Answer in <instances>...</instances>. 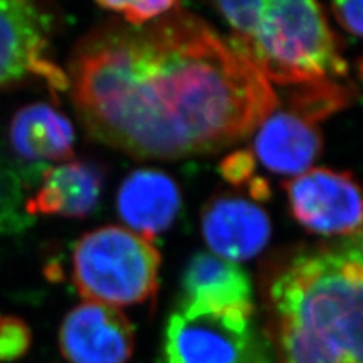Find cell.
Returning a JSON list of instances; mask_svg holds the SVG:
<instances>
[{"instance_id": "8992f818", "label": "cell", "mask_w": 363, "mask_h": 363, "mask_svg": "<svg viewBox=\"0 0 363 363\" xmlns=\"http://www.w3.org/2000/svg\"><path fill=\"white\" fill-rule=\"evenodd\" d=\"M283 188L294 218L309 232L350 235L363 224V189L351 173L313 168Z\"/></svg>"}, {"instance_id": "3957f363", "label": "cell", "mask_w": 363, "mask_h": 363, "mask_svg": "<svg viewBox=\"0 0 363 363\" xmlns=\"http://www.w3.org/2000/svg\"><path fill=\"white\" fill-rule=\"evenodd\" d=\"M227 43L267 81L280 85H304L347 73L324 9L311 0H267L252 37H230Z\"/></svg>"}, {"instance_id": "9a60e30c", "label": "cell", "mask_w": 363, "mask_h": 363, "mask_svg": "<svg viewBox=\"0 0 363 363\" xmlns=\"http://www.w3.org/2000/svg\"><path fill=\"white\" fill-rule=\"evenodd\" d=\"M351 88L340 85L330 79H323L311 84H304L289 97L288 109L298 117L316 124L333 116L339 109L351 104Z\"/></svg>"}, {"instance_id": "52a82bcc", "label": "cell", "mask_w": 363, "mask_h": 363, "mask_svg": "<svg viewBox=\"0 0 363 363\" xmlns=\"http://www.w3.org/2000/svg\"><path fill=\"white\" fill-rule=\"evenodd\" d=\"M52 17L23 0H0V85L29 74L68 88L67 74L49 58Z\"/></svg>"}, {"instance_id": "e0dca14e", "label": "cell", "mask_w": 363, "mask_h": 363, "mask_svg": "<svg viewBox=\"0 0 363 363\" xmlns=\"http://www.w3.org/2000/svg\"><path fill=\"white\" fill-rule=\"evenodd\" d=\"M99 6L118 13L130 26L141 28L157 17H162L172 11L180 8L177 2H164V0H144V2H124V0H105L99 2Z\"/></svg>"}, {"instance_id": "cb8c5ba5", "label": "cell", "mask_w": 363, "mask_h": 363, "mask_svg": "<svg viewBox=\"0 0 363 363\" xmlns=\"http://www.w3.org/2000/svg\"><path fill=\"white\" fill-rule=\"evenodd\" d=\"M362 72H363V64H362Z\"/></svg>"}, {"instance_id": "30bf717a", "label": "cell", "mask_w": 363, "mask_h": 363, "mask_svg": "<svg viewBox=\"0 0 363 363\" xmlns=\"http://www.w3.org/2000/svg\"><path fill=\"white\" fill-rule=\"evenodd\" d=\"M180 304L204 311L253 316V291L247 272L235 262L209 253L189 260L182 277Z\"/></svg>"}, {"instance_id": "277c9868", "label": "cell", "mask_w": 363, "mask_h": 363, "mask_svg": "<svg viewBox=\"0 0 363 363\" xmlns=\"http://www.w3.org/2000/svg\"><path fill=\"white\" fill-rule=\"evenodd\" d=\"M161 255L141 235L120 225L85 233L73 248L72 279L85 301L111 308L153 300Z\"/></svg>"}, {"instance_id": "2e32d148", "label": "cell", "mask_w": 363, "mask_h": 363, "mask_svg": "<svg viewBox=\"0 0 363 363\" xmlns=\"http://www.w3.org/2000/svg\"><path fill=\"white\" fill-rule=\"evenodd\" d=\"M23 186L13 162L0 149V235L25 230L30 217L25 211Z\"/></svg>"}, {"instance_id": "8fae6325", "label": "cell", "mask_w": 363, "mask_h": 363, "mask_svg": "<svg viewBox=\"0 0 363 363\" xmlns=\"http://www.w3.org/2000/svg\"><path fill=\"white\" fill-rule=\"evenodd\" d=\"M180 208L177 184L157 169H136L123 180L117 194L121 220L149 241L173 225Z\"/></svg>"}, {"instance_id": "5bb4252c", "label": "cell", "mask_w": 363, "mask_h": 363, "mask_svg": "<svg viewBox=\"0 0 363 363\" xmlns=\"http://www.w3.org/2000/svg\"><path fill=\"white\" fill-rule=\"evenodd\" d=\"M9 143L14 155L30 164H64L74 155L70 120L48 104H32L16 112L9 126Z\"/></svg>"}, {"instance_id": "5b68a950", "label": "cell", "mask_w": 363, "mask_h": 363, "mask_svg": "<svg viewBox=\"0 0 363 363\" xmlns=\"http://www.w3.org/2000/svg\"><path fill=\"white\" fill-rule=\"evenodd\" d=\"M253 316L179 304L164 332L165 363H268Z\"/></svg>"}, {"instance_id": "6da1fadb", "label": "cell", "mask_w": 363, "mask_h": 363, "mask_svg": "<svg viewBox=\"0 0 363 363\" xmlns=\"http://www.w3.org/2000/svg\"><path fill=\"white\" fill-rule=\"evenodd\" d=\"M65 74L89 135L141 159L221 150L277 108L257 68L180 8L141 28H99Z\"/></svg>"}, {"instance_id": "ffe728a7", "label": "cell", "mask_w": 363, "mask_h": 363, "mask_svg": "<svg viewBox=\"0 0 363 363\" xmlns=\"http://www.w3.org/2000/svg\"><path fill=\"white\" fill-rule=\"evenodd\" d=\"M220 172L233 185L248 184L255 174V156L248 150H238L224 159Z\"/></svg>"}, {"instance_id": "4fadbf2b", "label": "cell", "mask_w": 363, "mask_h": 363, "mask_svg": "<svg viewBox=\"0 0 363 363\" xmlns=\"http://www.w3.org/2000/svg\"><path fill=\"white\" fill-rule=\"evenodd\" d=\"M253 145L256 157L269 172L300 176L320 156L323 138L316 124L286 109L272 112L262 121Z\"/></svg>"}, {"instance_id": "9c48e42d", "label": "cell", "mask_w": 363, "mask_h": 363, "mask_svg": "<svg viewBox=\"0 0 363 363\" xmlns=\"http://www.w3.org/2000/svg\"><path fill=\"white\" fill-rule=\"evenodd\" d=\"M201 230L212 252L230 262L252 259L269 241L268 213L240 197H217L206 204Z\"/></svg>"}, {"instance_id": "d6986e66", "label": "cell", "mask_w": 363, "mask_h": 363, "mask_svg": "<svg viewBox=\"0 0 363 363\" xmlns=\"http://www.w3.org/2000/svg\"><path fill=\"white\" fill-rule=\"evenodd\" d=\"M215 8L233 28L236 38H248L259 25L264 0H242V2H217Z\"/></svg>"}, {"instance_id": "44dd1931", "label": "cell", "mask_w": 363, "mask_h": 363, "mask_svg": "<svg viewBox=\"0 0 363 363\" xmlns=\"http://www.w3.org/2000/svg\"><path fill=\"white\" fill-rule=\"evenodd\" d=\"M332 9L340 26L363 38V2H335Z\"/></svg>"}, {"instance_id": "603a6c76", "label": "cell", "mask_w": 363, "mask_h": 363, "mask_svg": "<svg viewBox=\"0 0 363 363\" xmlns=\"http://www.w3.org/2000/svg\"><path fill=\"white\" fill-rule=\"evenodd\" d=\"M350 255L353 256L357 262H360L363 265V233L360 235L359 238V242H357V247L354 250H351Z\"/></svg>"}, {"instance_id": "7402d4cb", "label": "cell", "mask_w": 363, "mask_h": 363, "mask_svg": "<svg viewBox=\"0 0 363 363\" xmlns=\"http://www.w3.org/2000/svg\"><path fill=\"white\" fill-rule=\"evenodd\" d=\"M248 188H250V194L259 200H267L271 194L269 186L262 177H253L248 182Z\"/></svg>"}, {"instance_id": "7a4b0ae2", "label": "cell", "mask_w": 363, "mask_h": 363, "mask_svg": "<svg viewBox=\"0 0 363 363\" xmlns=\"http://www.w3.org/2000/svg\"><path fill=\"white\" fill-rule=\"evenodd\" d=\"M269 308L281 363H363V265L350 253L295 257Z\"/></svg>"}, {"instance_id": "7c38bea8", "label": "cell", "mask_w": 363, "mask_h": 363, "mask_svg": "<svg viewBox=\"0 0 363 363\" xmlns=\"http://www.w3.org/2000/svg\"><path fill=\"white\" fill-rule=\"evenodd\" d=\"M105 174L99 165L88 161H68L43 173L35 196L26 200L29 217L58 215L85 218L101 196Z\"/></svg>"}, {"instance_id": "ba28073f", "label": "cell", "mask_w": 363, "mask_h": 363, "mask_svg": "<svg viewBox=\"0 0 363 363\" xmlns=\"http://www.w3.org/2000/svg\"><path fill=\"white\" fill-rule=\"evenodd\" d=\"M60 350L70 363H128L135 350L133 325L117 308L84 301L64 318Z\"/></svg>"}, {"instance_id": "ac0fdd59", "label": "cell", "mask_w": 363, "mask_h": 363, "mask_svg": "<svg viewBox=\"0 0 363 363\" xmlns=\"http://www.w3.org/2000/svg\"><path fill=\"white\" fill-rule=\"evenodd\" d=\"M32 333L28 324L13 315H0V362L11 363L28 353Z\"/></svg>"}]
</instances>
